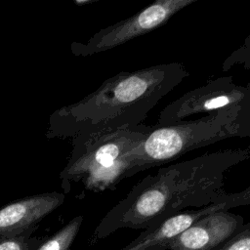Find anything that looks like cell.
<instances>
[{
	"label": "cell",
	"instance_id": "obj_1",
	"mask_svg": "<svg viewBox=\"0 0 250 250\" xmlns=\"http://www.w3.org/2000/svg\"><path fill=\"white\" fill-rule=\"evenodd\" d=\"M250 158V146L206 153L160 168L138 182L102 219L93 241L120 229H147L185 208H202L220 201L225 174Z\"/></svg>",
	"mask_w": 250,
	"mask_h": 250
},
{
	"label": "cell",
	"instance_id": "obj_7",
	"mask_svg": "<svg viewBox=\"0 0 250 250\" xmlns=\"http://www.w3.org/2000/svg\"><path fill=\"white\" fill-rule=\"evenodd\" d=\"M238 197L237 192H226L218 202L197 210L182 211L152 228L144 229L139 236L120 250H168V243L172 239L202 217L214 212L229 211L231 208L242 206Z\"/></svg>",
	"mask_w": 250,
	"mask_h": 250
},
{
	"label": "cell",
	"instance_id": "obj_6",
	"mask_svg": "<svg viewBox=\"0 0 250 250\" xmlns=\"http://www.w3.org/2000/svg\"><path fill=\"white\" fill-rule=\"evenodd\" d=\"M250 104V86L237 85L232 76H222L190 90L160 112L156 127L174 125L200 113Z\"/></svg>",
	"mask_w": 250,
	"mask_h": 250
},
{
	"label": "cell",
	"instance_id": "obj_12",
	"mask_svg": "<svg viewBox=\"0 0 250 250\" xmlns=\"http://www.w3.org/2000/svg\"><path fill=\"white\" fill-rule=\"evenodd\" d=\"M235 64H241L244 68L250 70V35L245 37L242 45L226 59L223 64V69L228 71Z\"/></svg>",
	"mask_w": 250,
	"mask_h": 250
},
{
	"label": "cell",
	"instance_id": "obj_2",
	"mask_svg": "<svg viewBox=\"0 0 250 250\" xmlns=\"http://www.w3.org/2000/svg\"><path fill=\"white\" fill-rule=\"evenodd\" d=\"M188 75L185 64L179 62L120 71L58 114L77 135L136 127Z\"/></svg>",
	"mask_w": 250,
	"mask_h": 250
},
{
	"label": "cell",
	"instance_id": "obj_14",
	"mask_svg": "<svg viewBox=\"0 0 250 250\" xmlns=\"http://www.w3.org/2000/svg\"><path fill=\"white\" fill-rule=\"evenodd\" d=\"M249 86H250V83H249Z\"/></svg>",
	"mask_w": 250,
	"mask_h": 250
},
{
	"label": "cell",
	"instance_id": "obj_11",
	"mask_svg": "<svg viewBox=\"0 0 250 250\" xmlns=\"http://www.w3.org/2000/svg\"><path fill=\"white\" fill-rule=\"evenodd\" d=\"M33 230L24 233L0 238V250H34L42 240L31 236Z\"/></svg>",
	"mask_w": 250,
	"mask_h": 250
},
{
	"label": "cell",
	"instance_id": "obj_13",
	"mask_svg": "<svg viewBox=\"0 0 250 250\" xmlns=\"http://www.w3.org/2000/svg\"><path fill=\"white\" fill-rule=\"evenodd\" d=\"M215 250H250V221L244 223L237 233Z\"/></svg>",
	"mask_w": 250,
	"mask_h": 250
},
{
	"label": "cell",
	"instance_id": "obj_10",
	"mask_svg": "<svg viewBox=\"0 0 250 250\" xmlns=\"http://www.w3.org/2000/svg\"><path fill=\"white\" fill-rule=\"evenodd\" d=\"M82 222L83 216L74 217L56 233L46 239H42L34 250H70Z\"/></svg>",
	"mask_w": 250,
	"mask_h": 250
},
{
	"label": "cell",
	"instance_id": "obj_4",
	"mask_svg": "<svg viewBox=\"0 0 250 250\" xmlns=\"http://www.w3.org/2000/svg\"><path fill=\"white\" fill-rule=\"evenodd\" d=\"M153 126L79 134L67 166L62 173L66 181L81 182L86 189H113L123 179L136 175L129 154L153 130Z\"/></svg>",
	"mask_w": 250,
	"mask_h": 250
},
{
	"label": "cell",
	"instance_id": "obj_5",
	"mask_svg": "<svg viewBox=\"0 0 250 250\" xmlns=\"http://www.w3.org/2000/svg\"><path fill=\"white\" fill-rule=\"evenodd\" d=\"M197 0H156L135 15L100 29L86 43H73L76 56H91L104 52L166 24L177 13Z\"/></svg>",
	"mask_w": 250,
	"mask_h": 250
},
{
	"label": "cell",
	"instance_id": "obj_3",
	"mask_svg": "<svg viewBox=\"0 0 250 250\" xmlns=\"http://www.w3.org/2000/svg\"><path fill=\"white\" fill-rule=\"evenodd\" d=\"M250 138V104L222 108L196 119L156 127L130 154L136 174L173 161L190 150L229 138Z\"/></svg>",
	"mask_w": 250,
	"mask_h": 250
},
{
	"label": "cell",
	"instance_id": "obj_9",
	"mask_svg": "<svg viewBox=\"0 0 250 250\" xmlns=\"http://www.w3.org/2000/svg\"><path fill=\"white\" fill-rule=\"evenodd\" d=\"M64 195L59 192L26 196L0 208V238L35 230L39 223L60 205Z\"/></svg>",
	"mask_w": 250,
	"mask_h": 250
},
{
	"label": "cell",
	"instance_id": "obj_8",
	"mask_svg": "<svg viewBox=\"0 0 250 250\" xmlns=\"http://www.w3.org/2000/svg\"><path fill=\"white\" fill-rule=\"evenodd\" d=\"M244 225L241 215L229 211L208 214L168 243V250H215Z\"/></svg>",
	"mask_w": 250,
	"mask_h": 250
}]
</instances>
